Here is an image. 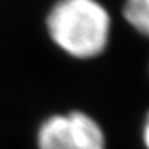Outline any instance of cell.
I'll use <instances>...</instances> for the list:
<instances>
[{
  "mask_svg": "<svg viewBox=\"0 0 149 149\" xmlns=\"http://www.w3.org/2000/svg\"><path fill=\"white\" fill-rule=\"evenodd\" d=\"M113 15L103 0H54L44 16L49 42L75 61L100 58L113 36Z\"/></svg>",
  "mask_w": 149,
  "mask_h": 149,
  "instance_id": "cell-1",
  "label": "cell"
},
{
  "mask_svg": "<svg viewBox=\"0 0 149 149\" xmlns=\"http://www.w3.org/2000/svg\"><path fill=\"white\" fill-rule=\"evenodd\" d=\"M35 149H109L103 125L80 109L45 116L35 130Z\"/></svg>",
  "mask_w": 149,
  "mask_h": 149,
  "instance_id": "cell-2",
  "label": "cell"
},
{
  "mask_svg": "<svg viewBox=\"0 0 149 149\" xmlns=\"http://www.w3.org/2000/svg\"><path fill=\"white\" fill-rule=\"evenodd\" d=\"M120 15L130 29L149 38V0H123Z\"/></svg>",
  "mask_w": 149,
  "mask_h": 149,
  "instance_id": "cell-3",
  "label": "cell"
},
{
  "mask_svg": "<svg viewBox=\"0 0 149 149\" xmlns=\"http://www.w3.org/2000/svg\"><path fill=\"white\" fill-rule=\"evenodd\" d=\"M141 136H142V143H143L145 149H149V110L145 114V120H143V125H142Z\"/></svg>",
  "mask_w": 149,
  "mask_h": 149,
  "instance_id": "cell-4",
  "label": "cell"
}]
</instances>
